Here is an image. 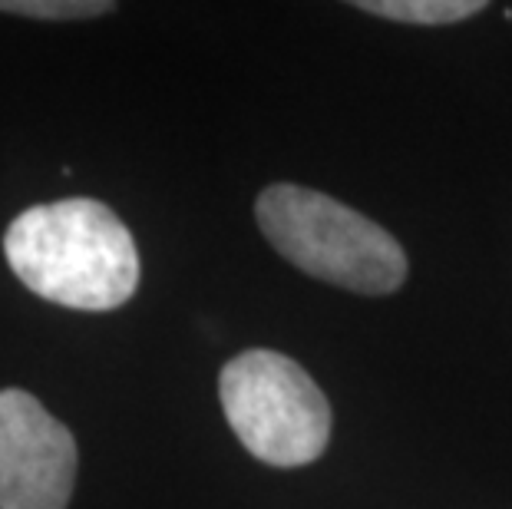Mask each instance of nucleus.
Listing matches in <instances>:
<instances>
[{
    "instance_id": "nucleus-3",
    "label": "nucleus",
    "mask_w": 512,
    "mask_h": 509,
    "mask_svg": "<svg viewBox=\"0 0 512 509\" xmlns=\"http://www.w3.org/2000/svg\"><path fill=\"white\" fill-rule=\"evenodd\" d=\"M219 397L242 447L268 467H308L331 443V404L298 361L242 351L222 367Z\"/></svg>"
},
{
    "instance_id": "nucleus-2",
    "label": "nucleus",
    "mask_w": 512,
    "mask_h": 509,
    "mask_svg": "<svg viewBox=\"0 0 512 509\" xmlns=\"http://www.w3.org/2000/svg\"><path fill=\"white\" fill-rule=\"evenodd\" d=\"M271 248L304 275L357 295H390L407 281V252L384 225L324 192L278 182L255 202Z\"/></svg>"
},
{
    "instance_id": "nucleus-5",
    "label": "nucleus",
    "mask_w": 512,
    "mask_h": 509,
    "mask_svg": "<svg viewBox=\"0 0 512 509\" xmlns=\"http://www.w3.org/2000/svg\"><path fill=\"white\" fill-rule=\"evenodd\" d=\"M483 7V0H361L357 4V10H367V14L420 27L456 24V20L479 14Z\"/></svg>"
},
{
    "instance_id": "nucleus-4",
    "label": "nucleus",
    "mask_w": 512,
    "mask_h": 509,
    "mask_svg": "<svg viewBox=\"0 0 512 509\" xmlns=\"http://www.w3.org/2000/svg\"><path fill=\"white\" fill-rule=\"evenodd\" d=\"M73 483V433L34 394L0 391V509H67Z\"/></svg>"
},
{
    "instance_id": "nucleus-1",
    "label": "nucleus",
    "mask_w": 512,
    "mask_h": 509,
    "mask_svg": "<svg viewBox=\"0 0 512 509\" xmlns=\"http://www.w3.org/2000/svg\"><path fill=\"white\" fill-rule=\"evenodd\" d=\"M4 255L34 295L73 311H113L139 285L133 235L96 199H60L20 212L7 225Z\"/></svg>"
},
{
    "instance_id": "nucleus-6",
    "label": "nucleus",
    "mask_w": 512,
    "mask_h": 509,
    "mask_svg": "<svg viewBox=\"0 0 512 509\" xmlns=\"http://www.w3.org/2000/svg\"><path fill=\"white\" fill-rule=\"evenodd\" d=\"M0 10L37 20H83L110 14L113 4L106 0H0Z\"/></svg>"
}]
</instances>
